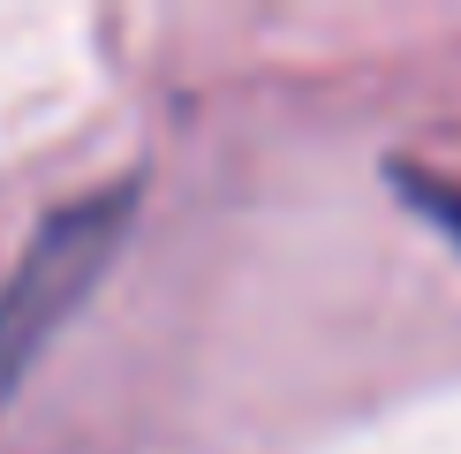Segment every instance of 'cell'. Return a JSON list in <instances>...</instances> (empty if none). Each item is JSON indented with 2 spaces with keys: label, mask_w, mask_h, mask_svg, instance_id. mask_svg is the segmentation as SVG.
Masks as SVG:
<instances>
[{
  "label": "cell",
  "mask_w": 461,
  "mask_h": 454,
  "mask_svg": "<svg viewBox=\"0 0 461 454\" xmlns=\"http://www.w3.org/2000/svg\"><path fill=\"white\" fill-rule=\"evenodd\" d=\"M129 213H137V182H106V189H91V197H76V204L38 220V235L23 242L15 273L0 280V409L23 386V371L38 364V349L53 340V326L106 273Z\"/></svg>",
  "instance_id": "6da1fadb"
},
{
  "label": "cell",
  "mask_w": 461,
  "mask_h": 454,
  "mask_svg": "<svg viewBox=\"0 0 461 454\" xmlns=\"http://www.w3.org/2000/svg\"><path fill=\"white\" fill-rule=\"evenodd\" d=\"M393 182H401V197H409L424 220H438V227H447V242L461 250V182L424 175V167H393Z\"/></svg>",
  "instance_id": "7a4b0ae2"
}]
</instances>
